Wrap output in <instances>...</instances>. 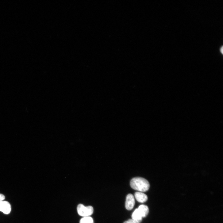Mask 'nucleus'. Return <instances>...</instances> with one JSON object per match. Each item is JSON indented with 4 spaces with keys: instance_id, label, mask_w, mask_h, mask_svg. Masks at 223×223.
I'll return each instance as SVG.
<instances>
[{
    "instance_id": "1",
    "label": "nucleus",
    "mask_w": 223,
    "mask_h": 223,
    "mask_svg": "<svg viewBox=\"0 0 223 223\" xmlns=\"http://www.w3.org/2000/svg\"><path fill=\"white\" fill-rule=\"evenodd\" d=\"M130 185L133 189L140 192H146L148 190L150 186L148 181L141 177L133 178L131 181Z\"/></svg>"
},
{
    "instance_id": "2",
    "label": "nucleus",
    "mask_w": 223,
    "mask_h": 223,
    "mask_svg": "<svg viewBox=\"0 0 223 223\" xmlns=\"http://www.w3.org/2000/svg\"><path fill=\"white\" fill-rule=\"evenodd\" d=\"M77 209L79 215L83 217H88L91 215L94 211L92 206H85L82 204H80L78 206Z\"/></svg>"
},
{
    "instance_id": "3",
    "label": "nucleus",
    "mask_w": 223,
    "mask_h": 223,
    "mask_svg": "<svg viewBox=\"0 0 223 223\" xmlns=\"http://www.w3.org/2000/svg\"><path fill=\"white\" fill-rule=\"evenodd\" d=\"M135 204V200L133 195L131 194H129L126 197L125 203L126 209L127 210H131L133 208Z\"/></svg>"
},
{
    "instance_id": "4",
    "label": "nucleus",
    "mask_w": 223,
    "mask_h": 223,
    "mask_svg": "<svg viewBox=\"0 0 223 223\" xmlns=\"http://www.w3.org/2000/svg\"><path fill=\"white\" fill-rule=\"evenodd\" d=\"M11 210V206L10 204L7 201L0 202V211L4 214H10Z\"/></svg>"
},
{
    "instance_id": "5",
    "label": "nucleus",
    "mask_w": 223,
    "mask_h": 223,
    "mask_svg": "<svg viewBox=\"0 0 223 223\" xmlns=\"http://www.w3.org/2000/svg\"><path fill=\"white\" fill-rule=\"evenodd\" d=\"M135 196L136 200L141 203L146 202L148 199L147 196L142 192H136L135 194Z\"/></svg>"
},
{
    "instance_id": "6",
    "label": "nucleus",
    "mask_w": 223,
    "mask_h": 223,
    "mask_svg": "<svg viewBox=\"0 0 223 223\" xmlns=\"http://www.w3.org/2000/svg\"><path fill=\"white\" fill-rule=\"evenodd\" d=\"M132 220L135 223H140L142 220V217L138 209L135 210L132 215Z\"/></svg>"
},
{
    "instance_id": "7",
    "label": "nucleus",
    "mask_w": 223,
    "mask_h": 223,
    "mask_svg": "<svg viewBox=\"0 0 223 223\" xmlns=\"http://www.w3.org/2000/svg\"><path fill=\"white\" fill-rule=\"evenodd\" d=\"M138 209L143 217H146L148 213L149 210L147 206L141 205L139 206Z\"/></svg>"
},
{
    "instance_id": "8",
    "label": "nucleus",
    "mask_w": 223,
    "mask_h": 223,
    "mask_svg": "<svg viewBox=\"0 0 223 223\" xmlns=\"http://www.w3.org/2000/svg\"><path fill=\"white\" fill-rule=\"evenodd\" d=\"M80 223H94V221L90 216L84 217L81 219Z\"/></svg>"
},
{
    "instance_id": "9",
    "label": "nucleus",
    "mask_w": 223,
    "mask_h": 223,
    "mask_svg": "<svg viewBox=\"0 0 223 223\" xmlns=\"http://www.w3.org/2000/svg\"><path fill=\"white\" fill-rule=\"evenodd\" d=\"M5 196L2 194H0V202L3 201L5 199Z\"/></svg>"
},
{
    "instance_id": "10",
    "label": "nucleus",
    "mask_w": 223,
    "mask_h": 223,
    "mask_svg": "<svg viewBox=\"0 0 223 223\" xmlns=\"http://www.w3.org/2000/svg\"><path fill=\"white\" fill-rule=\"evenodd\" d=\"M124 223H135L132 219H130L125 221Z\"/></svg>"
},
{
    "instance_id": "11",
    "label": "nucleus",
    "mask_w": 223,
    "mask_h": 223,
    "mask_svg": "<svg viewBox=\"0 0 223 223\" xmlns=\"http://www.w3.org/2000/svg\"><path fill=\"white\" fill-rule=\"evenodd\" d=\"M223 47L222 46V47H221V48L220 49V52H221V53L222 54H223Z\"/></svg>"
}]
</instances>
